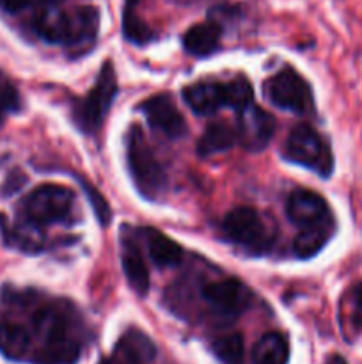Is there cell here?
Segmentation results:
<instances>
[{
  "mask_svg": "<svg viewBox=\"0 0 362 364\" xmlns=\"http://www.w3.org/2000/svg\"><path fill=\"white\" fill-rule=\"evenodd\" d=\"M89 340L80 309L64 297L4 287L0 354L31 364H77Z\"/></svg>",
  "mask_w": 362,
  "mask_h": 364,
  "instance_id": "1",
  "label": "cell"
},
{
  "mask_svg": "<svg viewBox=\"0 0 362 364\" xmlns=\"http://www.w3.org/2000/svg\"><path fill=\"white\" fill-rule=\"evenodd\" d=\"M32 27L43 41L85 55L98 38L99 13L91 6L62 9L60 0H39Z\"/></svg>",
  "mask_w": 362,
  "mask_h": 364,
  "instance_id": "2",
  "label": "cell"
},
{
  "mask_svg": "<svg viewBox=\"0 0 362 364\" xmlns=\"http://www.w3.org/2000/svg\"><path fill=\"white\" fill-rule=\"evenodd\" d=\"M286 215L298 228L293 252L300 259H311L319 255L339 230L329 201L309 188L291 192L286 201Z\"/></svg>",
  "mask_w": 362,
  "mask_h": 364,
  "instance_id": "3",
  "label": "cell"
},
{
  "mask_svg": "<svg viewBox=\"0 0 362 364\" xmlns=\"http://www.w3.org/2000/svg\"><path fill=\"white\" fill-rule=\"evenodd\" d=\"M124 142H126L128 173L137 192L148 201H160L167 194L169 178L155 149L149 146L142 128L131 124Z\"/></svg>",
  "mask_w": 362,
  "mask_h": 364,
  "instance_id": "4",
  "label": "cell"
},
{
  "mask_svg": "<svg viewBox=\"0 0 362 364\" xmlns=\"http://www.w3.org/2000/svg\"><path fill=\"white\" fill-rule=\"evenodd\" d=\"M117 96V73L112 59L102 64L94 85L84 98L71 100V121L82 134L92 135L102 130Z\"/></svg>",
  "mask_w": 362,
  "mask_h": 364,
  "instance_id": "5",
  "label": "cell"
},
{
  "mask_svg": "<svg viewBox=\"0 0 362 364\" xmlns=\"http://www.w3.org/2000/svg\"><path fill=\"white\" fill-rule=\"evenodd\" d=\"M75 201V192L64 185H39L21 199L16 219L45 231L50 224L70 223L73 219Z\"/></svg>",
  "mask_w": 362,
  "mask_h": 364,
  "instance_id": "6",
  "label": "cell"
},
{
  "mask_svg": "<svg viewBox=\"0 0 362 364\" xmlns=\"http://www.w3.org/2000/svg\"><path fill=\"white\" fill-rule=\"evenodd\" d=\"M283 159L295 166L312 171L323 180L332 178L336 171V156L332 144L312 124L300 123L290 132L284 142Z\"/></svg>",
  "mask_w": 362,
  "mask_h": 364,
  "instance_id": "7",
  "label": "cell"
},
{
  "mask_svg": "<svg viewBox=\"0 0 362 364\" xmlns=\"http://www.w3.org/2000/svg\"><path fill=\"white\" fill-rule=\"evenodd\" d=\"M220 233L224 240L252 256L268 255L275 240L266 220L252 206L229 210L220 223Z\"/></svg>",
  "mask_w": 362,
  "mask_h": 364,
  "instance_id": "8",
  "label": "cell"
},
{
  "mask_svg": "<svg viewBox=\"0 0 362 364\" xmlns=\"http://www.w3.org/2000/svg\"><path fill=\"white\" fill-rule=\"evenodd\" d=\"M263 91L268 102L277 109L290 110L300 116L314 114V92L311 84L291 66L283 68L266 78Z\"/></svg>",
  "mask_w": 362,
  "mask_h": 364,
  "instance_id": "9",
  "label": "cell"
},
{
  "mask_svg": "<svg viewBox=\"0 0 362 364\" xmlns=\"http://www.w3.org/2000/svg\"><path fill=\"white\" fill-rule=\"evenodd\" d=\"M202 302L215 318L222 322H233L243 315L252 302V294L247 284L236 277L209 279L201 287Z\"/></svg>",
  "mask_w": 362,
  "mask_h": 364,
  "instance_id": "10",
  "label": "cell"
},
{
  "mask_svg": "<svg viewBox=\"0 0 362 364\" xmlns=\"http://www.w3.org/2000/svg\"><path fill=\"white\" fill-rule=\"evenodd\" d=\"M138 110L144 114L151 128H155L163 137L177 141L187 135V121H185L183 114L177 110L169 92H158L155 96H149L144 102H141Z\"/></svg>",
  "mask_w": 362,
  "mask_h": 364,
  "instance_id": "11",
  "label": "cell"
},
{
  "mask_svg": "<svg viewBox=\"0 0 362 364\" xmlns=\"http://www.w3.org/2000/svg\"><path fill=\"white\" fill-rule=\"evenodd\" d=\"M141 238L137 228L130 224H123L119 228V247H121V265L126 276L128 284L138 297H146L149 291V270L146 259L142 256Z\"/></svg>",
  "mask_w": 362,
  "mask_h": 364,
  "instance_id": "12",
  "label": "cell"
},
{
  "mask_svg": "<svg viewBox=\"0 0 362 364\" xmlns=\"http://www.w3.org/2000/svg\"><path fill=\"white\" fill-rule=\"evenodd\" d=\"M236 116L238 142L251 153L263 151L270 144L275 132V119L272 114L252 103L247 109L236 112Z\"/></svg>",
  "mask_w": 362,
  "mask_h": 364,
  "instance_id": "13",
  "label": "cell"
},
{
  "mask_svg": "<svg viewBox=\"0 0 362 364\" xmlns=\"http://www.w3.org/2000/svg\"><path fill=\"white\" fill-rule=\"evenodd\" d=\"M188 109L197 116H212L222 107L231 105L227 82H195L181 91Z\"/></svg>",
  "mask_w": 362,
  "mask_h": 364,
  "instance_id": "14",
  "label": "cell"
},
{
  "mask_svg": "<svg viewBox=\"0 0 362 364\" xmlns=\"http://www.w3.org/2000/svg\"><path fill=\"white\" fill-rule=\"evenodd\" d=\"M156 358V347L148 334L138 329H128L117 341L112 355L99 364H151Z\"/></svg>",
  "mask_w": 362,
  "mask_h": 364,
  "instance_id": "15",
  "label": "cell"
},
{
  "mask_svg": "<svg viewBox=\"0 0 362 364\" xmlns=\"http://www.w3.org/2000/svg\"><path fill=\"white\" fill-rule=\"evenodd\" d=\"M0 235L4 244L14 251L25 252V255H38L45 251L46 235L43 230L31 226L23 220L16 219L11 223L6 215L0 213Z\"/></svg>",
  "mask_w": 362,
  "mask_h": 364,
  "instance_id": "16",
  "label": "cell"
},
{
  "mask_svg": "<svg viewBox=\"0 0 362 364\" xmlns=\"http://www.w3.org/2000/svg\"><path fill=\"white\" fill-rule=\"evenodd\" d=\"M137 230L156 269H169V267H176L183 262V247L172 238L151 226H142Z\"/></svg>",
  "mask_w": 362,
  "mask_h": 364,
  "instance_id": "17",
  "label": "cell"
},
{
  "mask_svg": "<svg viewBox=\"0 0 362 364\" xmlns=\"http://www.w3.org/2000/svg\"><path fill=\"white\" fill-rule=\"evenodd\" d=\"M220 38H222V27L215 20H209L188 28L181 43L188 55L204 59L220 48Z\"/></svg>",
  "mask_w": 362,
  "mask_h": 364,
  "instance_id": "18",
  "label": "cell"
},
{
  "mask_svg": "<svg viewBox=\"0 0 362 364\" xmlns=\"http://www.w3.org/2000/svg\"><path fill=\"white\" fill-rule=\"evenodd\" d=\"M236 142V128L224 123V121H215V123L208 124L206 130L202 132L201 139H199L197 142V155L206 159V156L226 153L229 151V149H233Z\"/></svg>",
  "mask_w": 362,
  "mask_h": 364,
  "instance_id": "19",
  "label": "cell"
},
{
  "mask_svg": "<svg viewBox=\"0 0 362 364\" xmlns=\"http://www.w3.org/2000/svg\"><path fill=\"white\" fill-rule=\"evenodd\" d=\"M290 343L279 331L266 333L252 348V364H287Z\"/></svg>",
  "mask_w": 362,
  "mask_h": 364,
  "instance_id": "20",
  "label": "cell"
},
{
  "mask_svg": "<svg viewBox=\"0 0 362 364\" xmlns=\"http://www.w3.org/2000/svg\"><path fill=\"white\" fill-rule=\"evenodd\" d=\"M212 352L222 364H243L245 341L240 333H229L212 341Z\"/></svg>",
  "mask_w": 362,
  "mask_h": 364,
  "instance_id": "21",
  "label": "cell"
},
{
  "mask_svg": "<svg viewBox=\"0 0 362 364\" xmlns=\"http://www.w3.org/2000/svg\"><path fill=\"white\" fill-rule=\"evenodd\" d=\"M123 36L133 45H148L156 38L153 28L135 13V9L123 11Z\"/></svg>",
  "mask_w": 362,
  "mask_h": 364,
  "instance_id": "22",
  "label": "cell"
},
{
  "mask_svg": "<svg viewBox=\"0 0 362 364\" xmlns=\"http://www.w3.org/2000/svg\"><path fill=\"white\" fill-rule=\"evenodd\" d=\"M343 313L348 327L355 334H362V281H355L343 297Z\"/></svg>",
  "mask_w": 362,
  "mask_h": 364,
  "instance_id": "23",
  "label": "cell"
},
{
  "mask_svg": "<svg viewBox=\"0 0 362 364\" xmlns=\"http://www.w3.org/2000/svg\"><path fill=\"white\" fill-rule=\"evenodd\" d=\"M78 183H80V187L84 188L89 203H91L92 208H94V213H96V217H98L99 224H102L103 228L109 226V223L112 220V212H110L109 203L105 201V198L102 196V192H99L96 187H92L87 180H82V178H78Z\"/></svg>",
  "mask_w": 362,
  "mask_h": 364,
  "instance_id": "24",
  "label": "cell"
},
{
  "mask_svg": "<svg viewBox=\"0 0 362 364\" xmlns=\"http://www.w3.org/2000/svg\"><path fill=\"white\" fill-rule=\"evenodd\" d=\"M27 183V178L23 176V174H21V171H13V173L9 174V176L6 178V181H4V188H2V192L6 196H11V194H14V192L16 191H20L21 187H23V185Z\"/></svg>",
  "mask_w": 362,
  "mask_h": 364,
  "instance_id": "25",
  "label": "cell"
},
{
  "mask_svg": "<svg viewBox=\"0 0 362 364\" xmlns=\"http://www.w3.org/2000/svg\"><path fill=\"white\" fill-rule=\"evenodd\" d=\"M34 0H0V7L9 14H18L32 6Z\"/></svg>",
  "mask_w": 362,
  "mask_h": 364,
  "instance_id": "26",
  "label": "cell"
},
{
  "mask_svg": "<svg viewBox=\"0 0 362 364\" xmlns=\"http://www.w3.org/2000/svg\"><path fill=\"white\" fill-rule=\"evenodd\" d=\"M325 364H348V361L346 359L343 358V355H339V354H332L330 355L329 359H327V363Z\"/></svg>",
  "mask_w": 362,
  "mask_h": 364,
  "instance_id": "27",
  "label": "cell"
},
{
  "mask_svg": "<svg viewBox=\"0 0 362 364\" xmlns=\"http://www.w3.org/2000/svg\"><path fill=\"white\" fill-rule=\"evenodd\" d=\"M138 2H142V0H124V9H135Z\"/></svg>",
  "mask_w": 362,
  "mask_h": 364,
  "instance_id": "28",
  "label": "cell"
}]
</instances>
